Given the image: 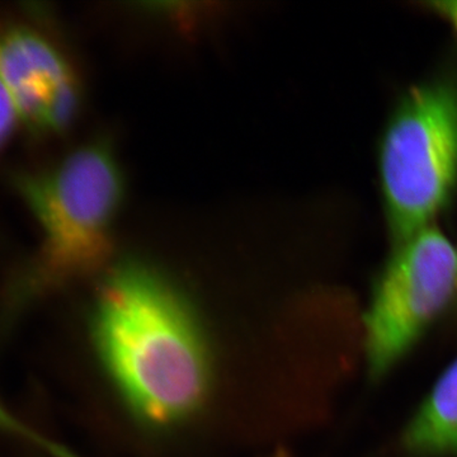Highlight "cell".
<instances>
[{"label": "cell", "instance_id": "5", "mask_svg": "<svg viewBox=\"0 0 457 457\" xmlns=\"http://www.w3.org/2000/svg\"><path fill=\"white\" fill-rule=\"evenodd\" d=\"M0 82L21 122L57 132L73 121L79 87L71 66L46 38L31 31L0 37Z\"/></svg>", "mask_w": 457, "mask_h": 457}, {"label": "cell", "instance_id": "4", "mask_svg": "<svg viewBox=\"0 0 457 457\" xmlns=\"http://www.w3.org/2000/svg\"><path fill=\"white\" fill-rule=\"evenodd\" d=\"M457 295V249L436 227L393 245L365 312L369 374L399 362Z\"/></svg>", "mask_w": 457, "mask_h": 457}, {"label": "cell", "instance_id": "3", "mask_svg": "<svg viewBox=\"0 0 457 457\" xmlns=\"http://www.w3.org/2000/svg\"><path fill=\"white\" fill-rule=\"evenodd\" d=\"M122 186L112 147L104 139L23 180L22 194L40 224L41 258L50 275H78L106 260Z\"/></svg>", "mask_w": 457, "mask_h": 457}, {"label": "cell", "instance_id": "8", "mask_svg": "<svg viewBox=\"0 0 457 457\" xmlns=\"http://www.w3.org/2000/svg\"><path fill=\"white\" fill-rule=\"evenodd\" d=\"M433 12L444 18L449 25L457 32V0H447V2L427 3Z\"/></svg>", "mask_w": 457, "mask_h": 457}, {"label": "cell", "instance_id": "6", "mask_svg": "<svg viewBox=\"0 0 457 457\" xmlns=\"http://www.w3.org/2000/svg\"><path fill=\"white\" fill-rule=\"evenodd\" d=\"M403 444L418 456L457 455V360L408 423Z\"/></svg>", "mask_w": 457, "mask_h": 457}, {"label": "cell", "instance_id": "9", "mask_svg": "<svg viewBox=\"0 0 457 457\" xmlns=\"http://www.w3.org/2000/svg\"><path fill=\"white\" fill-rule=\"evenodd\" d=\"M0 428L4 429V431L17 433L20 436H26L27 438H32L33 435L32 432L22 426V423L18 422L16 418L12 416L2 404H0Z\"/></svg>", "mask_w": 457, "mask_h": 457}, {"label": "cell", "instance_id": "7", "mask_svg": "<svg viewBox=\"0 0 457 457\" xmlns=\"http://www.w3.org/2000/svg\"><path fill=\"white\" fill-rule=\"evenodd\" d=\"M18 120L20 119L16 108L12 104L7 90L0 82V147L7 141Z\"/></svg>", "mask_w": 457, "mask_h": 457}, {"label": "cell", "instance_id": "1", "mask_svg": "<svg viewBox=\"0 0 457 457\" xmlns=\"http://www.w3.org/2000/svg\"><path fill=\"white\" fill-rule=\"evenodd\" d=\"M99 360L135 417L171 427L203 407L212 361L185 295L159 270L117 264L102 282L93 312Z\"/></svg>", "mask_w": 457, "mask_h": 457}, {"label": "cell", "instance_id": "2", "mask_svg": "<svg viewBox=\"0 0 457 457\" xmlns=\"http://www.w3.org/2000/svg\"><path fill=\"white\" fill-rule=\"evenodd\" d=\"M393 245L435 225L457 188V82L436 78L400 99L378 150Z\"/></svg>", "mask_w": 457, "mask_h": 457}]
</instances>
